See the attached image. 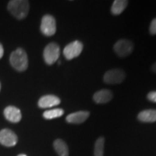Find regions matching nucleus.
Listing matches in <instances>:
<instances>
[{"instance_id": "1", "label": "nucleus", "mask_w": 156, "mask_h": 156, "mask_svg": "<svg viewBox=\"0 0 156 156\" xmlns=\"http://www.w3.org/2000/svg\"><path fill=\"white\" fill-rule=\"evenodd\" d=\"M29 7V2L26 0H12L7 5L9 12L18 20H23L28 15Z\"/></svg>"}, {"instance_id": "2", "label": "nucleus", "mask_w": 156, "mask_h": 156, "mask_svg": "<svg viewBox=\"0 0 156 156\" xmlns=\"http://www.w3.org/2000/svg\"><path fill=\"white\" fill-rule=\"evenodd\" d=\"M9 62L12 67L19 72H23L28 67V58L26 52L23 48H18L12 52Z\"/></svg>"}, {"instance_id": "3", "label": "nucleus", "mask_w": 156, "mask_h": 156, "mask_svg": "<svg viewBox=\"0 0 156 156\" xmlns=\"http://www.w3.org/2000/svg\"><path fill=\"white\" fill-rule=\"evenodd\" d=\"M60 55V48L56 43H50L44 51L45 62L48 65H51L57 61Z\"/></svg>"}, {"instance_id": "4", "label": "nucleus", "mask_w": 156, "mask_h": 156, "mask_svg": "<svg viewBox=\"0 0 156 156\" xmlns=\"http://www.w3.org/2000/svg\"><path fill=\"white\" fill-rule=\"evenodd\" d=\"M114 51L120 57H126L133 51L134 45L131 41L120 39L114 44Z\"/></svg>"}, {"instance_id": "5", "label": "nucleus", "mask_w": 156, "mask_h": 156, "mask_svg": "<svg viewBox=\"0 0 156 156\" xmlns=\"http://www.w3.org/2000/svg\"><path fill=\"white\" fill-rule=\"evenodd\" d=\"M56 30V20L51 15H45L42 17L41 31L45 36H51L55 34Z\"/></svg>"}, {"instance_id": "6", "label": "nucleus", "mask_w": 156, "mask_h": 156, "mask_svg": "<svg viewBox=\"0 0 156 156\" xmlns=\"http://www.w3.org/2000/svg\"><path fill=\"white\" fill-rule=\"evenodd\" d=\"M83 49V44L79 41H75L71 42L64 48L63 54L64 57L67 60L73 59L77 57Z\"/></svg>"}, {"instance_id": "7", "label": "nucleus", "mask_w": 156, "mask_h": 156, "mask_svg": "<svg viewBox=\"0 0 156 156\" xmlns=\"http://www.w3.org/2000/svg\"><path fill=\"white\" fill-rule=\"evenodd\" d=\"M125 73L121 69H113L107 71L103 76V81L107 84H120L125 79Z\"/></svg>"}, {"instance_id": "8", "label": "nucleus", "mask_w": 156, "mask_h": 156, "mask_svg": "<svg viewBox=\"0 0 156 156\" xmlns=\"http://www.w3.org/2000/svg\"><path fill=\"white\" fill-rule=\"evenodd\" d=\"M17 136L14 132L8 129L0 131V144L5 147H13L17 142Z\"/></svg>"}, {"instance_id": "9", "label": "nucleus", "mask_w": 156, "mask_h": 156, "mask_svg": "<svg viewBox=\"0 0 156 156\" xmlns=\"http://www.w3.org/2000/svg\"><path fill=\"white\" fill-rule=\"evenodd\" d=\"M60 103H61V101L56 95H46L39 99L38 105L40 108H46L58 106V104H60Z\"/></svg>"}, {"instance_id": "10", "label": "nucleus", "mask_w": 156, "mask_h": 156, "mask_svg": "<svg viewBox=\"0 0 156 156\" xmlns=\"http://www.w3.org/2000/svg\"><path fill=\"white\" fill-rule=\"evenodd\" d=\"M4 115H5L6 119L12 123H17L22 119V114L19 108L15 106H7L4 111Z\"/></svg>"}, {"instance_id": "11", "label": "nucleus", "mask_w": 156, "mask_h": 156, "mask_svg": "<svg viewBox=\"0 0 156 156\" xmlns=\"http://www.w3.org/2000/svg\"><path fill=\"white\" fill-rule=\"evenodd\" d=\"M90 116V113L85 111H80L73 113L68 115L66 118V120L68 123L70 124H82V123L87 120Z\"/></svg>"}, {"instance_id": "12", "label": "nucleus", "mask_w": 156, "mask_h": 156, "mask_svg": "<svg viewBox=\"0 0 156 156\" xmlns=\"http://www.w3.org/2000/svg\"><path fill=\"white\" fill-rule=\"evenodd\" d=\"M113 94L109 90L103 89L93 95V101L96 103H106L112 99Z\"/></svg>"}, {"instance_id": "13", "label": "nucleus", "mask_w": 156, "mask_h": 156, "mask_svg": "<svg viewBox=\"0 0 156 156\" xmlns=\"http://www.w3.org/2000/svg\"><path fill=\"white\" fill-rule=\"evenodd\" d=\"M137 119L142 122H156V110L147 109V110L142 111L138 114Z\"/></svg>"}, {"instance_id": "14", "label": "nucleus", "mask_w": 156, "mask_h": 156, "mask_svg": "<svg viewBox=\"0 0 156 156\" xmlns=\"http://www.w3.org/2000/svg\"><path fill=\"white\" fill-rule=\"evenodd\" d=\"M54 147L59 156H69V149L67 144L62 140H56L54 142Z\"/></svg>"}, {"instance_id": "15", "label": "nucleus", "mask_w": 156, "mask_h": 156, "mask_svg": "<svg viewBox=\"0 0 156 156\" xmlns=\"http://www.w3.org/2000/svg\"><path fill=\"white\" fill-rule=\"evenodd\" d=\"M128 5V1L126 0H115L113 3L111 12L114 15H119L124 11Z\"/></svg>"}, {"instance_id": "16", "label": "nucleus", "mask_w": 156, "mask_h": 156, "mask_svg": "<svg viewBox=\"0 0 156 156\" xmlns=\"http://www.w3.org/2000/svg\"><path fill=\"white\" fill-rule=\"evenodd\" d=\"M64 110L62 108H54L52 110L46 111L43 114V116L46 119H53L58 118L62 116L64 114Z\"/></svg>"}, {"instance_id": "17", "label": "nucleus", "mask_w": 156, "mask_h": 156, "mask_svg": "<svg viewBox=\"0 0 156 156\" xmlns=\"http://www.w3.org/2000/svg\"><path fill=\"white\" fill-rule=\"evenodd\" d=\"M104 143L105 139L103 136H100V137L96 140L94 148V156H103Z\"/></svg>"}, {"instance_id": "18", "label": "nucleus", "mask_w": 156, "mask_h": 156, "mask_svg": "<svg viewBox=\"0 0 156 156\" xmlns=\"http://www.w3.org/2000/svg\"><path fill=\"white\" fill-rule=\"evenodd\" d=\"M150 33H151V35L156 34V18L152 20L151 26H150Z\"/></svg>"}, {"instance_id": "19", "label": "nucleus", "mask_w": 156, "mask_h": 156, "mask_svg": "<svg viewBox=\"0 0 156 156\" xmlns=\"http://www.w3.org/2000/svg\"><path fill=\"white\" fill-rule=\"evenodd\" d=\"M147 98L150 101L156 103V91H152V92L148 93Z\"/></svg>"}, {"instance_id": "20", "label": "nucleus", "mask_w": 156, "mask_h": 156, "mask_svg": "<svg viewBox=\"0 0 156 156\" xmlns=\"http://www.w3.org/2000/svg\"><path fill=\"white\" fill-rule=\"evenodd\" d=\"M4 55V48L2 45L0 44V58H2Z\"/></svg>"}, {"instance_id": "21", "label": "nucleus", "mask_w": 156, "mask_h": 156, "mask_svg": "<svg viewBox=\"0 0 156 156\" xmlns=\"http://www.w3.org/2000/svg\"><path fill=\"white\" fill-rule=\"evenodd\" d=\"M152 70H153V73H156V62L155 63H154L153 64V66H152Z\"/></svg>"}, {"instance_id": "22", "label": "nucleus", "mask_w": 156, "mask_h": 156, "mask_svg": "<svg viewBox=\"0 0 156 156\" xmlns=\"http://www.w3.org/2000/svg\"><path fill=\"white\" fill-rule=\"evenodd\" d=\"M17 156H27V155H25V154H20V155H17Z\"/></svg>"}, {"instance_id": "23", "label": "nucleus", "mask_w": 156, "mask_h": 156, "mask_svg": "<svg viewBox=\"0 0 156 156\" xmlns=\"http://www.w3.org/2000/svg\"><path fill=\"white\" fill-rule=\"evenodd\" d=\"M0 90H1V84H0Z\"/></svg>"}]
</instances>
